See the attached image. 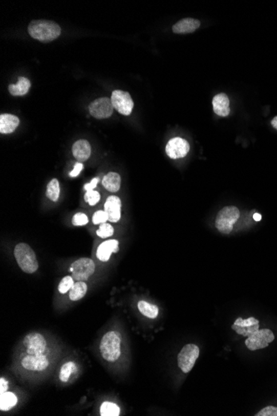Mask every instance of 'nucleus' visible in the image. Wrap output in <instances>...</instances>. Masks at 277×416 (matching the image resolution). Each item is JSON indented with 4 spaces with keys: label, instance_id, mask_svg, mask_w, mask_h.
I'll list each match as a JSON object with an SVG mask.
<instances>
[{
    "label": "nucleus",
    "instance_id": "f257e3e1",
    "mask_svg": "<svg viewBox=\"0 0 277 416\" xmlns=\"http://www.w3.org/2000/svg\"><path fill=\"white\" fill-rule=\"evenodd\" d=\"M29 33L31 37L41 42H51L59 37L61 28L53 21L34 20L29 24Z\"/></svg>",
    "mask_w": 277,
    "mask_h": 416
},
{
    "label": "nucleus",
    "instance_id": "f03ea898",
    "mask_svg": "<svg viewBox=\"0 0 277 416\" xmlns=\"http://www.w3.org/2000/svg\"><path fill=\"white\" fill-rule=\"evenodd\" d=\"M120 336L116 331H109L103 336L100 344V350L103 358L110 362H115L120 357Z\"/></svg>",
    "mask_w": 277,
    "mask_h": 416
},
{
    "label": "nucleus",
    "instance_id": "7ed1b4c3",
    "mask_svg": "<svg viewBox=\"0 0 277 416\" xmlns=\"http://www.w3.org/2000/svg\"><path fill=\"white\" fill-rule=\"evenodd\" d=\"M14 257L20 268L27 274H33L38 268L35 253L27 243H18L16 246Z\"/></svg>",
    "mask_w": 277,
    "mask_h": 416
},
{
    "label": "nucleus",
    "instance_id": "20e7f679",
    "mask_svg": "<svg viewBox=\"0 0 277 416\" xmlns=\"http://www.w3.org/2000/svg\"><path fill=\"white\" fill-rule=\"evenodd\" d=\"M240 218V211L236 206H226L222 209L216 217L215 225L219 232L229 235L233 225Z\"/></svg>",
    "mask_w": 277,
    "mask_h": 416
},
{
    "label": "nucleus",
    "instance_id": "39448f33",
    "mask_svg": "<svg viewBox=\"0 0 277 416\" xmlns=\"http://www.w3.org/2000/svg\"><path fill=\"white\" fill-rule=\"evenodd\" d=\"M199 357V346L195 344H187L178 355V365L183 373L191 371Z\"/></svg>",
    "mask_w": 277,
    "mask_h": 416
},
{
    "label": "nucleus",
    "instance_id": "423d86ee",
    "mask_svg": "<svg viewBox=\"0 0 277 416\" xmlns=\"http://www.w3.org/2000/svg\"><path fill=\"white\" fill-rule=\"evenodd\" d=\"M95 268L96 266L92 259L81 258L72 263L70 271L72 272V277L74 280L77 282H86L92 274H94Z\"/></svg>",
    "mask_w": 277,
    "mask_h": 416
},
{
    "label": "nucleus",
    "instance_id": "0eeeda50",
    "mask_svg": "<svg viewBox=\"0 0 277 416\" xmlns=\"http://www.w3.org/2000/svg\"><path fill=\"white\" fill-rule=\"evenodd\" d=\"M275 340V336L270 329H262L249 336L245 344L250 350L264 349Z\"/></svg>",
    "mask_w": 277,
    "mask_h": 416
},
{
    "label": "nucleus",
    "instance_id": "6e6552de",
    "mask_svg": "<svg viewBox=\"0 0 277 416\" xmlns=\"http://www.w3.org/2000/svg\"><path fill=\"white\" fill-rule=\"evenodd\" d=\"M112 102L114 109H116L120 114L129 116L134 108L133 100L129 92L121 90H115L112 94Z\"/></svg>",
    "mask_w": 277,
    "mask_h": 416
},
{
    "label": "nucleus",
    "instance_id": "1a4fd4ad",
    "mask_svg": "<svg viewBox=\"0 0 277 416\" xmlns=\"http://www.w3.org/2000/svg\"><path fill=\"white\" fill-rule=\"evenodd\" d=\"M112 100L108 97H100L89 105L90 113L96 119L108 118L113 113Z\"/></svg>",
    "mask_w": 277,
    "mask_h": 416
},
{
    "label": "nucleus",
    "instance_id": "9d476101",
    "mask_svg": "<svg viewBox=\"0 0 277 416\" xmlns=\"http://www.w3.org/2000/svg\"><path fill=\"white\" fill-rule=\"evenodd\" d=\"M189 150L190 145L188 141L180 137H175L168 140L165 148L166 153L173 160L185 157Z\"/></svg>",
    "mask_w": 277,
    "mask_h": 416
},
{
    "label": "nucleus",
    "instance_id": "9b49d317",
    "mask_svg": "<svg viewBox=\"0 0 277 416\" xmlns=\"http://www.w3.org/2000/svg\"><path fill=\"white\" fill-rule=\"evenodd\" d=\"M24 346L29 355H41L46 350L47 342L39 333H30L24 338Z\"/></svg>",
    "mask_w": 277,
    "mask_h": 416
},
{
    "label": "nucleus",
    "instance_id": "f8f14e48",
    "mask_svg": "<svg viewBox=\"0 0 277 416\" xmlns=\"http://www.w3.org/2000/svg\"><path fill=\"white\" fill-rule=\"evenodd\" d=\"M104 208L110 222L116 223L120 220L121 217V200L120 198L115 195L107 198Z\"/></svg>",
    "mask_w": 277,
    "mask_h": 416
},
{
    "label": "nucleus",
    "instance_id": "ddd939ff",
    "mask_svg": "<svg viewBox=\"0 0 277 416\" xmlns=\"http://www.w3.org/2000/svg\"><path fill=\"white\" fill-rule=\"evenodd\" d=\"M49 362L45 356L42 355H29L24 357L22 361L23 367L26 370H36L41 371L48 367Z\"/></svg>",
    "mask_w": 277,
    "mask_h": 416
},
{
    "label": "nucleus",
    "instance_id": "4468645a",
    "mask_svg": "<svg viewBox=\"0 0 277 416\" xmlns=\"http://www.w3.org/2000/svg\"><path fill=\"white\" fill-rule=\"evenodd\" d=\"M200 25L199 20L192 18H183L173 26L172 30L177 34H188L195 32Z\"/></svg>",
    "mask_w": 277,
    "mask_h": 416
},
{
    "label": "nucleus",
    "instance_id": "2eb2a0df",
    "mask_svg": "<svg viewBox=\"0 0 277 416\" xmlns=\"http://www.w3.org/2000/svg\"><path fill=\"white\" fill-rule=\"evenodd\" d=\"M212 108L215 114L226 117L230 114L229 98L225 93H219L212 99Z\"/></svg>",
    "mask_w": 277,
    "mask_h": 416
},
{
    "label": "nucleus",
    "instance_id": "dca6fc26",
    "mask_svg": "<svg viewBox=\"0 0 277 416\" xmlns=\"http://www.w3.org/2000/svg\"><path fill=\"white\" fill-rule=\"evenodd\" d=\"M119 251V242L115 239L112 240H107L103 242L96 252V256L101 262H106L109 260L111 255L113 253H117Z\"/></svg>",
    "mask_w": 277,
    "mask_h": 416
},
{
    "label": "nucleus",
    "instance_id": "f3484780",
    "mask_svg": "<svg viewBox=\"0 0 277 416\" xmlns=\"http://www.w3.org/2000/svg\"><path fill=\"white\" fill-rule=\"evenodd\" d=\"M72 153L74 157L80 162L88 160L92 153L90 143L86 140H77L72 147Z\"/></svg>",
    "mask_w": 277,
    "mask_h": 416
},
{
    "label": "nucleus",
    "instance_id": "a211bd4d",
    "mask_svg": "<svg viewBox=\"0 0 277 416\" xmlns=\"http://www.w3.org/2000/svg\"><path fill=\"white\" fill-rule=\"evenodd\" d=\"M19 125V119L14 115L2 114L0 116V132L10 134Z\"/></svg>",
    "mask_w": 277,
    "mask_h": 416
},
{
    "label": "nucleus",
    "instance_id": "6ab92c4d",
    "mask_svg": "<svg viewBox=\"0 0 277 416\" xmlns=\"http://www.w3.org/2000/svg\"><path fill=\"white\" fill-rule=\"evenodd\" d=\"M120 184H121V179H120V175L115 173V172H110L109 174L105 175V177L103 178V186L105 187L107 191L113 192V193L119 191Z\"/></svg>",
    "mask_w": 277,
    "mask_h": 416
},
{
    "label": "nucleus",
    "instance_id": "aec40b11",
    "mask_svg": "<svg viewBox=\"0 0 277 416\" xmlns=\"http://www.w3.org/2000/svg\"><path fill=\"white\" fill-rule=\"evenodd\" d=\"M31 87V82L26 77H21L17 84H10L9 91L13 96H24L27 94Z\"/></svg>",
    "mask_w": 277,
    "mask_h": 416
},
{
    "label": "nucleus",
    "instance_id": "412c9836",
    "mask_svg": "<svg viewBox=\"0 0 277 416\" xmlns=\"http://www.w3.org/2000/svg\"><path fill=\"white\" fill-rule=\"evenodd\" d=\"M18 403V398L12 392H5L0 397V410L8 411Z\"/></svg>",
    "mask_w": 277,
    "mask_h": 416
},
{
    "label": "nucleus",
    "instance_id": "4be33fe9",
    "mask_svg": "<svg viewBox=\"0 0 277 416\" xmlns=\"http://www.w3.org/2000/svg\"><path fill=\"white\" fill-rule=\"evenodd\" d=\"M138 308L143 315L151 319H155L159 315V308L156 305L151 304L145 301L138 302Z\"/></svg>",
    "mask_w": 277,
    "mask_h": 416
},
{
    "label": "nucleus",
    "instance_id": "5701e85b",
    "mask_svg": "<svg viewBox=\"0 0 277 416\" xmlns=\"http://www.w3.org/2000/svg\"><path fill=\"white\" fill-rule=\"evenodd\" d=\"M88 292V286L84 282H77L74 283L70 289L69 298L72 301H78L85 297Z\"/></svg>",
    "mask_w": 277,
    "mask_h": 416
},
{
    "label": "nucleus",
    "instance_id": "b1692460",
    "mask_svg": "<svg viewBox=\"0 0 277 416\" xmlns=\"http://www.w3.org/2000/svg\"><path fill=\"white\" fill-rule=\"evenodd\" d=\"M47 197L52 201L56 202L58 200L60 195L59 182L57 179L51 180L48 184L47 188Z\"/></svg>",
    "mask_w": 277,
    "mask_h": 416
},
{
    "label": "nucleus",
    "instance_id": "393cba45",
    "mask_svg": "<svg viewBox=\"0 0 277 416\" xmlns=\"http://www.w3.org/2000/svg\"><path fill=\"white\" fill-rule=\"evenodd\" d=\"M120 414V408L116 404L112 402H104L100 406V415L118 416Z\"/></svg>",
    "mask_w": 277,
    "mask_h": 416
},
{
    "label": "nucleus",
    "instance_id": "a878e982",
    "mask_svg": "<svg viewBox=\"0 0 277 416\" xmlns=\"http://www.w3.org/2000/svg\"><path fill=\"white\" fill-rule=\"evenodd\" d=\"M76 370H77V367H76L74 362H69L64 364L60 370L59 378L61 381L68 382L71 375Z\"/></svg>",
    "mask_w": 277,
    "mask_h": 416
},
{
    "label": "nucleus",
    "instance_id": "bb28decb",
    "mask_svg": "<svg viewBox=\"0 0 277 416\" xmlns=\"http://www.w3.org/2000/svg\"><path fill=\"white\" fill-rule=\"evenodd\" d=\"M231 328L239 335L249 337V336H251V334H253L254 332L259 330V324L250 326H239L233 324L231 326Z\"/></svg>",
    "mask_w": 277,
    "mask_h": 416
},
{
    "label": "nucleus",
    "instance_id": "cd10ccee",
    "mask_svg": "<svg viewBox=\"0 0 277 416\" xmlns=\"http://www.w3.org/2000/svg\"><path fill=\"white\" fill-rule=\"evenodd\" d=\"M73 285H74V279H73V278L70 276L65 277V278L61 279L59 285H58V291H59L61 294H65L66 293H68V292L72 288Z\"/></svg>",
    "mask_w": 277,
    "mask_h": 416
},
{
    "label": "nucleus",
    "instance_id": "c85d7f7f",
    "mask_svg": "<svg viewBox=\"0 0 277 416\" xmlns=\"http://www.w3.org/2000/svg\"><path fill=\"white\" fill-rule=\"evenodd\" d=\"M114 228L109 223H101L99 230L96 231V235H98L101 239H105L108 237H111L113 235Z\"/></svg>",
    "mask_w": 277,
    "mask_h": 416
},
{
    "label": "nucleus",
    "instance_id": "c756f323",
    "mask_svg": "<svg viewBox=\"0 0 277 416\" xmlns=\"http://www.w3.org/2000/svg\"><path fill=\"white\" fill-rule=\"evenodd\" d=\"M85 200L91 206L96 205L100 201V195L99 192L95 191H87L85 195Z\"/></svg>",
    "mask_w": 277,
    "mask_h": 416
},
{
    "label": "nucleus",
    "instance_id": "7c9ffc66",
    "mask_svg": "<svg viewBox=\"0 0 277 416\" xmlns=\"http://www.w3.org/2000/svg\"><path fill=\"white\" fill-rule=\"evenodd\" d=\"M88 223V218L83 213H77L72 218V224L75 226L86 225Z\"/></svg>",
    "mask_w": 277,
    "mask_h": 416
},
{
    "label": "nucleus",
    "instance_id": "2f4dec72",
    "mask_svg": "<svg viewBox=\"0 0 277 416\" xmlns=\"http://www.w3.org/2000/svg\"><path fill=\"white\" fill-rule=\"evenodd\" d=\"M257 324H259V321L252 317L247 318V319H242V318H239L234 322V325L239 326H250Z\"/></svg>",
    "mask_w": 277,
    "mask_h": 416
},
{
    "label": "nucleus",
    "instance_id": "473e14b6",
    "mask_svg": "<svg viewBox=\"0 0 277 416\" xmlns=\"http://www.w3.org/2000/svg\"><path fill=\"white\" fill-rule=\"evenodd\" d=\"M108 220V215H107L105 211H96L93 215L92 217V222L94 224H100V223H104Z\"/></svg>",
    "mask_w": 277,
    "mask_h": 416
},
{
    "label": "nucleus",
    "instance_id": "72a5a7b5",
    "mask_svg": "<svg viewBox=\"0 0 277 416\" xmlns=\"http://www.w3.org/2000/svg\"><path fill=\"white\" fill-rule=\"evenodd\" d=\"M255 416H277V407L267 406L260 410Z\"/></svg>",
    "mask_w": 277,
    "mask_h": 416
},
{
    "label": "nucleus",
    "instance_id": "f704fd0d",
    "mask_svg": "<svg viewBox=\"0 0 277 416\" xmlns=\"http://www.w3.org/2000/svg\"><path fill=\"white\" fill-rule=\"evenodd\" d=\"M83 169V164L81 163L77 162V164H75L74 169L73 171L71 172L69 175H70L71 177H77V175H79V174L81 173V171H82Z\"/></svg>",
    "mask_w": 277,
    "mask_h": 416
},
{
    "label": "nucleus",
    "instance_id": "c9c22d12",
    "mask_svg": "<svg viewBox=\"0 0 277 416\" xmlns=\"http://www.w3.org/2000/svg\"><path fill=\"white\" fill-rule=\"evenodd\" d=\"M99 178H94L92 181L90 182L89 184H85V189L86 191H93V189L96 188V185L99 183Z\"/></svg>",
    "mask_w": 277,
    "mask_h": 416
},
{
    "label": "nucleus",
    "instance_id": "e433bc0d",
    "mask_svg": "<svg viewBox=\"0 0 277 416\" xmlns=\"http://www.w3.org/2000/svg\"><path fill=\"white\" fill-rule=\"evenodd\" d=\"M8 388H9L8 381L4 379V378H1V379H0V394H3V393L6 392L7 390H8Z\"/></svg>",
    "mask_w": 277,
    "mask_h": 416
},
{
    "label": "nucleus",
    "instance_id": "4c0bfd02",
    "mask_svg": "<svg viewBox=\"0 0 277 416\" xmlns=\"http://www.w3.org/2000/svg\"><path fill=\"white\" fill-rule=\"evenodd\" d=\"M271 126H272V127H274V128H275V129L277 131V116H275V117L271 120Z\"/></svg>",
    "mask_w": 277,
    "mask_h": 416
},
{
    "label": "nucleus",
    "instance_id": "58836bf2",
    "mask_svg": "<svg viewBox=\"0 0 277 416\" xmlns=\"http://www.w3.org/2000/svg\"><path fill=\"white\" fill-rule=\"evenodd\" d=\"M253 219L255 221H261V220H262V215H260V214H255V215H253Z\"/></svg>",
    "mask_w": 277,
    "mask_h": 416
}]
</instances>
